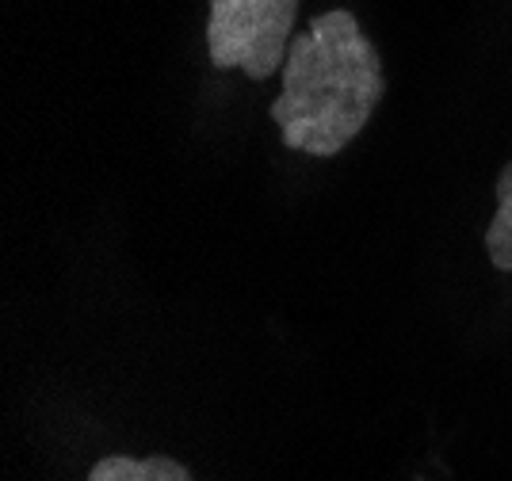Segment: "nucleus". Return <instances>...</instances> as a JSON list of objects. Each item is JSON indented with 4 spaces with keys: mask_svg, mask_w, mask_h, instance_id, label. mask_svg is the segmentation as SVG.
<instances>
[{
    "mask_svg": "<svg viewBox=\"0 0 512 481\" xmlns=\"http://www.w3.org/2000/svg\"><path fill=\"white\" fill-rule=\"evenodd\" d=\"M386 96L383 58L363 35L352 12H321L291 39L283 62V92L272 119L283 146L310 157H337L360 138L367 119Z\"/></svg>",
    "mask_w": 512,
    "mask_h": 481,
    "instance_id": "f257e3e1",
    "label": "nucleus"
},
{
    "mask_svg": "<svg viewBox=\"0 0 512 481\" xmlns=\"http://www.w3.org/2000/svg\"><path fill=\"white\" fill-rule=\"evenodd\" d=\"M299 0H211L207 54L214 69H241L268 81L287 62Z\"/></svg>",
    "mask_w": 512,
    "mask_h": 481,
    "instance_id": "f03ea898",
    "label": "nucleus"
},
{
    "mask_svg": "<svg viewBox=\"0 0 512 481\" xmlns=\"http://www.w3.org/2000/svg\"><path fill=\"white\" fill-rule=\"evenodd\" d=\"M88 481H192L188 466L165 455L153 459H130V455H107L92 466Z\"/></svg>",
    "mask_w": 512,
    "mask_h": 481,
    "instance_id": "7ed1b4c3",
    "label": "nucleus"
},
{
    "mask_svg": "<svg viewBox=\"0 0 512 481\" xmlns=\"http://www.w3.org/2000/svg\"><path fill=\"white\" fill-rule=\"evenodd\" d=\"M486 252H490L493 268L512 272V161L497 176V214L486 230Z\"/></svg>",
    "mask_w": 512,
    "mask_h": 481,
    "instance_id": "20e7f679",
    "label": "nucleus"
}]
</instances>
